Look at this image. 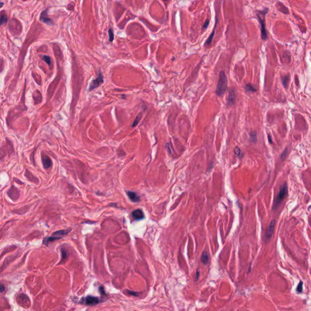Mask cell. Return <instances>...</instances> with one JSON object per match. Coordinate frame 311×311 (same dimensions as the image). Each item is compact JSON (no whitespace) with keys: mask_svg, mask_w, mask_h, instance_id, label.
<instances>
[{"mask_svg":"<svg viewBox=\"0 0 311 311\" xmlns=\"http://www.w3.org/2000/svg\"><path fill=\"white\" fill-rule=\"evenodd\" d=\"M269 11V8H264L263 10H257L256 11V16L261 26V39L263 41H266L268 38V35L266 28H265V15Z\"/></svg>","mask_w":311,"mask_h":311,"instance_id":"cell-1","label":"cell"},{"mask_svg":"<svg viewBox=\"0 0 311 311\" xmlns=\"http://www.w3.org/2000/svg\"><path fill=\"white\" fill-rule=\"evenodd\" d=\"M131 215L132 217L135 220H141L144 219V212L140 209H137V210L133 211L131 213Z\"/></svg>","mask_w":311,"mask_h":311,"instance_id":"cell-13","label":"cell"},{"mask_svg":"<svg viewBox=\"0 0 311 311\" xmlns=\"http://www.w3.org/2000/svg\"><path fill=\"white\" fill-rule=\"evenodd\" d=\"M227 90V77L224 71H221L219 73V80H218L217 87H216V94L218 96L221 97L224 95Z\"/></svg>","mask_w":311,"mask_h":311,"instance_id":"cell-2","label":"cell"},{"mask_svg":"<svg viewBox=\"0 0 311 311\" xmlns=\"http://www.w3.org/2000/svg\"><path fill=\"white\" fill-rule=\"evenodd\" d=\"M7 21V17L5 15H3L0 16V26L5 24Z\"/></svg>","mask_w":311,"mask_h":311,"instance_id":"cell-22","label":"cell"},{"mask_svg":"<svg viewBox=\"0 0 311 311\" xmlns=\"http://www.w3.org/2000/svg\"><path fill=\"white\" fill-rule=\"evenodd\" d=\"M275 225H276V221H275V220H273L270 222V224H269V225L268 226V228H267V229L266 234H265V237H266V239L267 240H269V239H270L272 238L273 233H274Z\"/></svg>","mask_w":311,"mask_h":311,"instance_id":"cell-9","label":"cell"},{"mask_svg":"<svg viewBox=\"0 0 311 311\" xmlns=\"http://www.w3.org/2000/svg\"><path fill=\"white\" fill-rule=\"evenodd\" d=\"M103 81L104 80H103V76L102 73H101L100 71H99L97 78L95 79H94L91 82V83H90L89 91H91L93 89H96V88L99 87L100 85H101V84L103 83Z\"/></svg>","mask_w":311,"mask_h":311,"instance_id":"cell-5","label":"cell"},{"mask_svg":"<svg viewBox=\"0 0 311 311\" xmlns=\"http://www.w3.org/2000/svg\"><path fill=\"white\" fill-rule=\"evenodd\" d=\"M281 82L284 88L287 89L289 87V84L290 82V75L289 74L284 75V76L281 77Z\"/></svg>","mask_w":311,"mask_h":311,"instance_id":"cell-17","label":"cell"},{"mask_svg":"<svg viewBox=\"0 0 311 311\" xmlns=\"http://www.w3.org/2000/svg\"><path fill=\"white\" fill-rule=\"evenodd\" d=\"M61 255H62V260L65 259L67 258V252L65 248H61Z\"/></svg>","mask_w":311,"mask_h":311,"instance_id":"cell-26","label":"cell"},{"mask_svg":"<svg viewBox=\"0 0 311 311\" xmlns=\"http://www.w3.org/2000/svg\"><path fill=\"white\" fill-rule=\"evenodd\" d=\"M235 91L233 89L230 90L227 99V105L229 106H232L235 104Z\"/></svg>","mask_w":311,"mask_h":311,"instance_id":"cell-12","label":"cell"},{"mask_svg":"<svg viewBox=\"0 0 311 311\" xmlns=\"http://www.w3.org/2000/svg\"><path fill=\"white\" fill-rule=\"evenodd\" d=\"M128 293L130 294V295H134V296H137L138 295V293L135 292H133V291H128Z\"/></svg>","mask_w":311,"mask_h":311,"instance_id":"cell-31","label":"cell"},{"mask_svg":"<svg viewBox=\"0 0 311 311\" xmlns=\"http://www.w3.org/2000/svg\"><path fill=\"white\" fill-rule=\"evenodd\" d=\"M250 141L253 143H256L257 141V134L256 131H252L249 133Z\"/></svg>","mask_w":311,"mask_h":311,"instance_id":"cell-20","label":"cell"},{"mask_svg":"<svg viewBox=\"0 0 311 311\" xmlns=\"http://www.w3.org/2000/svg\"><path fill=\"white\" fill-rule=\"evenodd\" d=\"M71 231V229H66V230H60L56 231L54 232L52 234L50 235L49 237H46L43 239V244H44L46 246H48V244L50 242L55 241V240H58L63 238L66 235H67L68 233Z\"/></svg>","mask_w":311,"mask_h":311,"instance_id":"cell-3","label":"cell"},{"mask_svg":"<svg viewBox=\"0 0 311 311\" xmlns=\"http://www.w3.org/2000/svg\"><path fill=\"white\" fill-rule=\"evenodd\" d=\"M3 4H4V3H3V2H0V7H3Z\"/></svg>","mask_w":311,"mask_h":311,"instance_id":"cell-36","label":"cell"},{"mask_svg":"<svg viewBox=\"0 0 311 311\" xmlns=\"http://www.w3.org/2000/svg\"><path fill=\"white\" fill-rule=\"evenodd\" d=\"M287 148H286L285 150L283 151V152H282L281 155V159H284V158L286 157V155H287Z\"/></svg>","mask_w":311,"mask_h":311,"instance_id":"cell-29","label":"cell"},{"mask_svg":"<svg viewBox=\"0 0 311 311\" xmlns=\"http://www.w3.org/2000/svg\"><path fill=\"white\" fill-rule=\"evenodd\" d=\"M217 22H218V18H217V16H216V17H215V24H214V27L213 28V29L212 32L211 33V34L210 35H209V37H208V38H207V40L205 41V44H204V46H209V45H210L211 44V43H212V41H213V39L214 33H215L216 28V26H217Z\"/></svg>","mask_w":311,"mask_h":311,"instance_id":"cell-11","label":"cell"},{"mask_svg":"<svg viewBox=\"0 0 311 311\" xmlns=\"http://www.w3.org/2000/svg\"><path fill=\"white\" fill-rule=\"evenodd\" d=\"M41 162L44 169H48L52 165V161L50 158L44 153L41 154Z\"/></svg>","mask_w":311,"mask_h":311,"instance_id":"cell-8","label":"cell"},{"mask_svg":"<svg viewBox=\"0 0 311 311\" xmlns=\"http://www.w3.org/2000/svg\"><path fill=\"white\" fill-rule=\"evenodd\" d=\"M201 261L203 264H207L208 262V255L206 251H203L201 256Z\"/></svg>","mask_w":311,"mask_h":311,"instance_id":"cell-19","label":"cell"},{"mask_svg":"<svg viewBox=\"0 0 311 311\" xmlns=\"http://www.w3.org/2000/svg\"><path fill=\"white\" fill-rule=\"evenodd\" d=\"M14 180H15L16 182H18L17 183H18V184H24V183H22V182L21 181H20V180H19L18 179H16V178H14Z\"/></svg>","mask_w":311,"mask_h":311,"instance_id":"cell-34","label":"cell"},{"mask_svg":"<svg viewBox=\"0 0 311 311\" xmlns=\"http://www.w3.org/2000/svg\"><path fill=\"white\" fill-rule=\"evenodd\" d=\"M295 83H296V85H297V86H298V85H299V79H298V77L297 75H295Z\"/></svg>","mask_w":311,"mask_h":311,"instance_id":"cell-32","label":"cell"},{"mask_svg":"<svg viewBox=\"0 0 311 311\" xmlns=\"http://www.w3.org/2000/svg\"><path fill=\"white\" fill-rule=\"evenodd\" d=\"M268 139H269V142L270 143V144H272V139H271V137L270 134H268Z\"/></svg>","mask_w":311,"mask_h":311,"instance_id":"cell-35","label":"cell"},{"mask_svg":"<svg viewBox=\"0 0 311 311\" xmlns=\"http://www.w3.org/2000/svg\"><path fill=\"white\" fill-rule=\"evenodd\" d=\"M234 152H235V153L236 154V155H237L238 156H240V154H241V151L240 148H239V147H238V146L235 147V150H234Z\"/></svg>","mask_w":311,"mask_h":311,"instance_id":"cell-28","label":"cell"},{"mask_svg":"<svg viewBox=\"0 0 311 311\" xmlns=\"http://www.w3.org/2000/svg\"><path fill=\"white\" fill-rule=\"evenodd\" d=\"M127 194L129 199L133 202H138L140 201V197L134 191H127Z\"/></svg>","mask_w":311,"mask_h":311,"instance_id":"cell-14","label":"cell"},{"mask_svg":"<svg viewBox=\"0 0 311 311\" xmlns=\"http://www.w3.org/2000/svg\"><path fill=\"white\" fill-rule=\"evenodd\" d=\"M303 282L300 281L299 282L298 285L297 287V292L298 293H301L303 291Z\"/></svg>","mask_w":311,"mask_h":311,"instance_id":"cell-24","label":"cell"},{"mask_svg":"<svg viewBox=\"0 0 311 311\" xmlns=\"http://www.w3.org/2000/svg\"><path fill=\"white\" fill-rule=\"evenodd\" d=\"M47 12H48V10H45L44 12H43L41 13V16H40V20L41 21H43V22H44V23L46 24H49V25H52V24H53V22H52V21L51 20V19H50L49 18L48 16V14H47Z\"/></svg>","mask_w":311,"mask_h":311,"instance_id":"cell-15","label":"cell"},{"mask_svg":"<svg viewBox=\"0 0 311 311\" xmlns=\"http://www.w3.org/2000/svg\"><path fill=\"white\" fill-rule=\"evenodd\" d=\"M199 275H200V273H199L198 270H197L196 274V276H195V281H197V280H198V278H199Z\"/></svg>","mask_w":311,"mask_h":311,"instance_id":"cell-30","label":"cell"},{"mask_svg":"<svg viewBox=\"0 0 311 311\" xmlns=\"http://www.w3.org/2000/svg\"><path fill=\"white\" fill-rule=\"evenodd\" d=\"M20 190H19L16 186L14 185H12V186L7 190V194L9 196V197L12 199L13 201H16L19 199L20 196Z\"/></svg>","mask_w":311,"mask_h":311,"instance_id":"cell-6","label":"cell"},{"mask_svg":"<svg viewBox=\"0 0 311 311\" xmlns=\"http://www.w3.org/2000/svg\"><path fill=\"white\" fill-rule=\"evenodd\" d=\"M100 302L101 299L99 298L93 297V296H88L84 298L83 300V303L88 306H94Z\"/></svg>","mask_w":311,"mask_h":311,"instance_id":"cell-7","label":"cell"},{"mask_svg":"<svg viewBox=\"0 0 311 311\" xmlns=\"http://www.w3.org/2000/svg\"><path fill=\"white\" fill-rule=\"evenodd\" d=\"M244 88V89L246 90V91L248 92H251V93H252V92H255L257 91L256 88L251 83L246 84Z\"/></svg>","mask_w":311,"mask_h":311,"instance_id":"cell-18","label":"cell"},{"mask_svg":"<svg viewBox=\"0 0 311 311\" xmlns=\"http://www.w3.org/2000/svg\"><path fill=\"white\" fill-rule=\"evenodd\" d=\"M287 191H288L287 185V184L285 183V184H284L283 185L281 186V189L280 190V191H279L278 195H277L276 199H275V201L274 206H273V210H276V209H277V208H278L279 205H280V203L282 202V200H283V199H284V197H285L287 195Z\"/></svg>","mask_w":311,"mask_h":311,"instance_id":"cell-4","label":"cell"},{"mask_svg":"<svg viewBox=\"0 0 311 311\" xmlns=\"http://www.w3.org/2000/svg\"><path fill=\"white\" fill-rule=\"evenodd\" d=\"M276 7L278 9L280 12L283 13L285 14H289V9L286 6H285L283 4L281 3V2H278L276 4Z\"/></svg>","mask_w":311,"mask_h":311,"instance_id":"cell-16","label":"cell"},{"mask_svg":"<svg viewBox=\"0 0 311 311\" xmlns=\"http://www.w3.org/2000/svg\"><path fill=\"white\" fill-rule=\"evenodd\" d=\"M108 33H109V38H110V41H112L113 39H114V33H113V31L111 28H110V29H109L108 31Z\"/></svg>","mask_w":311,"mask_h":311,"instance_id":"cell-25","label":"cell"},{"mask_svg":"<svg viewBox=\"0 0 311 311\" xmlns=\"http://www.w3.org/2000/svg\"><path fill=\"white\" fill-rule=\"evenodd\" d=\"M209 24H210V20L207 19V20H205L204 24H203V25L202 26V29L203 30H206L207 29V28H208V27Z\"/></svg>","mask_w":311,"mask_h":311,"instance_id":"cell-27","label":"cell"},{"mask_svg":"<svg viewBox=\"0 0 311 311\" xmlns=\"http://www.w3.org/2000/svg\"><path fill=\"white\" fill-rule=\"evenodd\" d=\"M142 117V113L140 112L138 115H137L136 118H135V119L134 120V121L133 125H132V127H135V126H136L137 124L139 123V122H140Z\"/></svg>","mask_w":311,"mask_h":311,"instance_id":"cell-21","label":"cell"},{"mask_svg":"<svg viewBox=\"0 0 311 311\" xmlns=\"http://www.w3.org/2000/svg\"><path fill=\"white\" fill-rule=\"evenodd\" d=\"M5 288H4V286L1 285V284H0V292H3L4 291Z\"/></svg>","mask_w":311,"mask_h":311,"instance_id":"cell-33","label":"cell"},{"mask_svg":"<svg viewBox=\"0 0 311 311\" xmlns=\"http://www.w3.org/2000/svg\"><path fill=\"white\" fill-rule=\"evenodd\" d=\"M42 59L44 60V61L46 62V63L48 64V65H51V60H50V58L49 56H48V55L43 56Z\"/></svg>","mask_w":311,"mask_h":311,"instance_id":"cell-23","label":"cell"},{"mask_svg":"<svg viewBox=\"0 0 311 311\" xmlns=\"http://www.w3.org/2000/svg\"><path fill=\"white\" fill-rule=\"evenodd\" d=\"M24 176H25L26 178H27V179L29 180V181H31L32 182H33V183H35L36 184H39L38 179L37 177H35L34 175H33L32 173L30 171L28 170V169H26L25 173H24Z\"/></svg>","mask_w":311,"mask_h":311,"instance_id":"cell-10","label":"cell"}]
</instances>
